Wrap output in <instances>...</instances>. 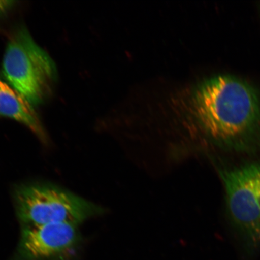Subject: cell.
<instances>
[{
	"mask_svg": "<svg viewBox=\"0 0 260 260\" xmlns=\"http://www.w3.org/2000/svg\"><path fill=\"white\" fill-rule=\"evenodd\" d=\"M220 173L232 218L253 239H260V165Z\"/></svg>",
	"mask_w": 260,
	"mask_h": 260,
	"instance_id": "5b68a950",
	"label": "cell"
},
{
	"mask_svg": "<svg viewBox=\"0 0 260 260\" xmlns=\"http://www.w3.org/2000/svg\"><path fill=\"white\" fill-rule=\"evenodd\" d=\"M77 226H22L17 247L9 260H79L82 239Z\"/></svg>",
	"mask_w": 260,
	"mask_h": 260,
	"instance_id": "277c9868",
	"label": "cell"
},
{
	"mask_svg": "<svg viewBox=\"0 0 260 260\" xmlns=\"http://www.w3.org/2000/svg\"><path fill=\"white\" fill-rule=\"evenodd\" d=\"M192 105L203 131L220 144H242L260 125L257 93L236 77L219 76L204 81L194 91Z\"/></svg>",
	"mask_w": 260,
	"mask_h": 260,
	"instance_id": "6da1fadb",
	"label": "cell"
},
{
	"mask_svg": "<svg viewBox=\"0 0 260 260\" xmlns=\"http://www.w3.org/2000/svg\"><path fill=\"white\" fill-rule=\"evenodd\" d=\"M15 2L9 0H0V16L5 15L14 6Z\"/></svg>",
	"mask_w": 260,
	"mask_h": 260,
	"instance_id": "52a82bcc",
	"label": "cell"
},
{
	"mask_svg": "<svg viewBox=\"0 0 260 260\" xmlns=\"http://www.w3.org/2000/svg\"><path fill=\"white\" fill-rule=\"evenodd\" d=\"M0 116L6 117L27 126L47 144L48 136L31 105L17 90L0 78Z\"/></svg>",
	"mask_w": 260,
	"mask_h": 260,
	"instance_id": "8992f818",
	"label": "cell"
},
{
	"mask_svg": "<svg viewBox=\"0 0 260 260\" xmlns=\"http://www.w3.org/2000/svg\"><path fill=\"white\" fill-rule=\"evenodd\" d=\"M16 214L22 226L51 223L79 225L105 213L102 207L53 185L29 184L16 188Z\"/></svg>",
	"mask_w": 260,
	"mask_h": 260,
	"instance_id": "7a4b0ae2",
	"label": "cell"
},
{
	"mask_svg": "<svg viewBox=\"0 0 260 260\" xmlns=\"http://www.w3.org/2000/svg\"><path fill=\"white\" fill-rule=\"evenodd\" d=\"M2 70L10 85L34 106L43 102L57 73L53 59L24 27L10 39Z\"/></svg>",
	"mask_w": 260,
	"mask_h": 260,
	"instance_id": "3957f363",
	"label": "cell"
}]
</instances>
